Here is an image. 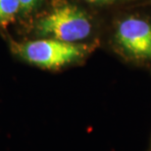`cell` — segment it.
Masks as SVG:
<instances>
[{
    "label": "cell",
    "instance_id": "obj_1",
    "mask_svg": "<svg viewBox=\"0 0 151 151\" xmlns=\"http://www.w3.org/2000/svg\"><path fill=\"white\" fill-rule=\"evenodd\" d=\"M13 51L27 62L47 69H57L82 59L88 52L86 45L46 38L14 43Z\"/></svg>",
    "mask_w": 151,
    "mask_h": 151
},
{
    "label": "cell",
    "instance_id": "obj_2",
    "mask_svg": "<svg viewBox=\"0 0 151 151\" xmlns=\"http://www.w3.org/2000/svg\"><path fill=\"white\" fill-rule=\"evenodd\" d=\"M36 32L41 36L76 43L89 36L91 22L77 6L62 4L54 7L36 22Z\"/></svg>",
    "mask_w": 151,
    "mask_h": 151
},
{
    "label": "cell",
    "instance_id": "obj_3",
    "mask_svg": "<svg viewBox=\"0 0 151 151\" xmlns=\"http://www.w3.org/2000/svg\"><path fill=\"white\" fill-rule=\"evenodd\" d=\"M116 40L128 56L137 60H151V24L139 18H128L120 22Z\"/></svg>",
    "mask_w": 151,
    "mask_h": 151
},
{
    "label": "cell",
    "instance_id": "obj_4",
    "mask_svg": "<svg viewBox=\"0 0 151 151\" xmlns=\"http://www.w3.org/2000/svg\"><path fill=\"white\" fill-rule=\"evenodd\" d=\"M21 11L20 0H0V24L7 25Z\"/></svg>",
    "mask_w": 151,
    "mask_h": 151
},
{
    "label": "cell",
    "instance_id": "obj_5",
    "mask_svg": "<svg viewBox=\"0 0 151 151\" xmlns=\"http://www.w3.org/2000/svg\"><path fill=\"white\" fill-rule=\"evenodd\" d=\"M38 0H20L21 2V11L28 12L33 10L36 5Z\"/></svg>",
    "mask_w": 151,
    "mask_h": 151
},
{
    "label": "cell",
    "instance_id": "obj_6",
    "mask_svg": "<svg viewBox=\"0 0 151 151\" xmlns=\"http://www.w3.org/2000/svg\"><path fill=\"white\" fill-rule=\"evenodd\" d=\"M86 1H89V2H108V1H111V0H86Z\"/></svg>",
    "mask_w": 151,
    "mask_h": 151
},
{
    "label": "cell",
    "instance_id": "obj_7",
    "mask_svg": "<svg viewBox=\"0 0 151 151\" xmlns=\"http://www.w3.org/2000/svg\"><path fill=\"white\" fill-rule=\"evenodd\" d=\"M150 151H151V146H150Z\"/></svg>",
    "mask_w": 151,
    "mask_h": 151
}]
</instances>
